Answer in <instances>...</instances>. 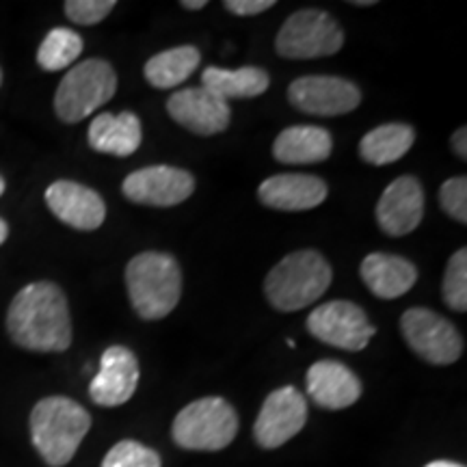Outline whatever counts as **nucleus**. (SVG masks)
I'll return each mask as SVG.
<instances>
[{"label":"nucleus","mask_w":467,"mask_h":467,"mask_svg":"<svg viewBox=\"0 0 467 467\" xmlns=\"http://www.w3.org/2000/svg\"><path fill=\"white\" fill-rule=\"evenodd\" d=\"M7 331L17 347L35 353H61L72 344V318L63 290L52 282L28 284L7 312Z\"/></svg>","instance_id":"obj_1"},{"label":"nucleus","mask_w":467,"mask_h":467,"mask_svg":"<svg viewBox=\"0 0 467 467\" xmlns=\"http://www.w3.org/2000/svg\"><path fill=\"white\" fill-rule=\"evenodd\" d=\"M89 429L91 416L87 409L66 396H48L33 407V446L50 467L67 465Z\"/></svg>","instance_id":"obj_2"},{"label":"nucleus","mask_w":467,"mask_h":467,"mask_svg":"<svg viewBox=\"0 0 467 467\" xmlns=\"http://www.w3.org/2000/svg\"><path fill=\"white\" fill-rule=\"evenodd\" d=\"M126 290L134 312L143 320L165 318L182 295V271L178 260L161 251L134 255L126 266Z\"/></svg>","instance_id":"obj_3"},{"label":"nucleus","mask_w":467,"mask_h":467,"mask_svg":"<svg viewBox=\"0 0 467 467\" xmlns=\"http://www.w3.org/2000/svg\"><path fill=\"white\" fill-rule=\"evenodd\" d=\"M331 277L329 262L318 251H295L271 268L265 279V295L279 312H296L317 303L331 285Z\"/></svg>","instance_id":"obj_4"},{"label":"nucleus","mask_w":467,"mask_h":467,"mask_svg":"<svg viewBox=\"0 0 467 467\" xmlns=\"http://www.w3.org/2000/svg\"><path fill=\"white\" fill-rule=\"evenodd\" d=\"M238 433V416L230 402L208 396L186 405L173 420V441L184 451L217 452Z\"/></svg>","instance_id":"obj_5"},{"label":"nucleus","mask_w":467,"mask_h":467,"mask_svg":"<svg viewBox=\"0 0 467 467\" xmlns=\"http://www.w3.org/2000/svg\"><path fill=\"white\" fill-rule=\"evenodd\" d=\"M117 91V74L104 58L78 63L63 76L55 96V110L66 124H78L104 107Z\"/></svg>","instance_id":"obj_6"},{"label":"nucleus","mask_w":467,"mask_h":467,"mask_svg":"<svg viewBox=\"0 0 467 467\" xmlns=\"http://www.w3.org/2000/svg\"><path fill=\"white\" fill-rule=\"evenodd\" d=\"M344 46V33L327 11L303 9L284 22L275 48L285 58H317L337 55Z\"/></svg>","instance_id":"obj_7"},{"label":"nucleus","mask_w":467,"mask_h":467,"mask_svg":"<svg viewBox=\"0 0 467 467\" xmlns=\"http://www.w3.org/2000/svg\"><path fill=\"white\" fill-rule=\"evenodd\" d=\"M400 331L418 358L435 366L454 364L463 353V337L451 320L433 309L411 307L402 314Z\"/></svg>","instance_id":"obj_8"},{"label":"nucleus","mask_w":467,"mask_h":467,"mask_svg":"<svg viewBox=\"0 0 467 467\" xmlns=\"http://www.w3.org/2000/svg\"><path fill=\"white\" fill-rule=\"evenodd\" d=\"M307 331L317 340L342 350H364L377 334L366 312L350 301H329L307 317Z\"/></svg>","instance_id":"obj_9"},{"label":"nucleus","mask_w":467,"mask_h":467,"mask_svg":"<svg viewBox=\"0 0 467 467\" xmlns=\"http://www.w3.org/2000/svg\"><path fill=\"white\" fill-rule=\"evenodd\" d=\"M307 422V400L299 389L285 385L266 396L258 420H255V441L266 451L284 446L290 441Z\"/></svg>","instance_id":"obj_10"},{"label":"nucleus","mask_w":467,"mask_h":467,"mask_svg":"<svg viewBox=\"0 0 467 467\" xmlns=\"http://www.w3.org/2000/svg\"><path fill=\"white\" fill-rule=\"evenodd\" d=\"M288 100L307 115L336 117L358 109L361 93L340 76H301L290 85Z\"/></svg>","instance_id":"obj_11"},{"label":"nucleus","mask_w":467,"mask_h":467,"mask_svg":"<svg viewBox=\"0 0 467 467\" xmlns=\"http://www.w3.org/2000/svg\"><path fill=\"white\" fill-rule=\"evenodd\" d=\"M121 189L134 203L169 208L189 200L195 191V178L184 169L154 165L128 175Z\"/></svg>","instance_id":"obj_12"},{"label":"nucleus","mask_w":467,"mask_h":467,"mask_svg":"<svg viewBox=\"0 0 467 467\" xmlns=\"http://www.w3.org/2000/svg\"><path fill=\"white\" fill-rule=\"evenodd\" d=\"M139 361L126 347H110L104 350L100 370L91 379L89 396L100 407H119L128 402L137 392Z\"/></svg>","instance_id":"obj_13"},{"label":"nucleus","mask_w":467,"mask_h":467,"mask_svg":"<svg viewBox=\"0 0 467 467\" xmlns=\"http://www.w3.org/2000/svg\"><path fill=\"white\" fill-rule=\"evenodd\" d=\"M167 110L180 126L195 134H202V137L223 132L232 119L230 102L221 100L206 87L175 91L169 98Z\"/></svg>","instance_id":"obj_14"},{"label":"nucleus","mask_w":467,"mask_h":467,"mask_svg":"<svg viewBox=\"0 0 467 467\" xmlns=\"http://www.w3.org/2000/svg\"><path fill=\"white\" fill-rule=\"evenodd\" d=\"M46 203L63 223L80 232L98 230L107 219V203L89 186L58 180L46 191Z\"/></svg>","instance_id":"obj_15"},{"label":"nucleus","mask_w":467,"mask_h":467,"mask_svg":"<svg viewBox=\"0 0 467 467\" xmlns=\"http://www.w3.org/2000/svg\"><path fill=\"white\" fill-rule=\"evenodd\" d=\"M424 217V191L413 175H400L383 191L377 203L379 227L388 236H407Z\"/></svg>","instance_id":"obj_16"},{"label":"nucleus","mask_w":467,"mask_h":467,"mask_svg":"<svg viewBox=\"0 0 467 467\" xmlns=\"http://www.w3.org/2000/svg\"><path fill=\"white\" fill-rule=\"evenodd\" d=\"M258 197L266 208L301 213L317 208L327 200V184L325 180L309 173H279L260 184Z\"/></svg>","instance_id":"obj_17"},{"label":"nucleus","mask_w":467,"mask_h":467,"mask_svg":"<svg viewBox=\"0 0 467 467\" xmlns=\"http://www.w3.org/2000/svg\"><path fill=\"white\" fill-rule=\"evenodd\" d=\"M307 394L318 407L336 411L359 400L361 381L340 361L320 359L307 370Z\"/></svg>","instance_id":"obj_18"},{"label":"nucleus","mask_w":467,"mask_h":467,"mask_svg":"<svg viewBox=\"0 0 467 467\" xmlns=\"http://www.w3.org/2000/svg\"><path fill=\"white\" fill-rule=\"evenodd\" d=\"M361 279L379 299H399L418 282V268L392 254H370L361 262Z\"/></svg>","instance_id":"obj_19"},{"label":"nucleus","mask_w":467,"mask_h":467,"mask_svg":"<svg viewBox=\"0 0 467 467\" xmlns=\"http://www.w3.org/2000/svg\"><path fill=\"white\" fill-rule=\"evenodd\" d=\"M143 141V126L137 115L126 110V113L110 115L102 113L91 121L89 126V145L102 154L132 156Z\"/></svg>","instance_id":"obj_20"},{"label":"nucleus","mask_w":467,"mask_h":467,"mask_svg":"<svg viewBox=\"0 0 467 467\" xmlns=\"http://www.w3.org/2000/svg\"><path fill=\"white\" fill-rule=\"evenodd\" d=\"M334 139L320 126H290L273 143V156L285 165H312L331 156Z\"/></svg>","instance_id":"obj_21"},{"label":"nucleus","mask_w":467,"mask_h":467,"mask_svg":"<svg viewBox=\"0 0 467 467\" xmlns=\"http://www.w3.org/2000/svg\"><path fill=\"white\" fill-rule=\"evenodd\" d=\"M268 85H271V78L260 67H206L202 74V87L225 102L238 100V98H258L268 89Z\"/></svg>","instance_id":"obj_22"},{"label":"nucleus","mask_w":467,"mask_h":467,"mask_svg":"<svg viewBox=\"0 0 467 467\" xmlns=\"http://www.w3.org/2000/svg\"><path fill=\"white\" fill-rule=\"evenodd\" d=\"M200 50L195 46H178L151 57L145 63L143 72L148 83L156 89H173L191 78L192 72L200 67Z\"/></svg>","instance_id":"obj_23"},{"label":"nucleus","mask_w":467,"mask_h":467,"mask_svg":"<svg viewBox=\"0 0 467 467\" xmlns=\"http://www.w3.org/2000/svg\"><path fill=\"white\" fill-rule=\"evenodd\" d=\"M416 134L407 124H385L370 130L359 141V156L368 165H389L400 161L411 150Z\"/></svg>","instance_id":"obj_24"},{"label":"nucleus","mask_w":467,"mask_h":467,"mask_svg":"<svg viewBox=\"0 0 467 467\" xmlns=\"http://www.w3.org/2000/svg\"><path fill=\"white\" fill-rule=\"evenodd\" d=\"M83 52V37L72 28H52L37 50V63L46 72H58L72 66Z\"/></svg>","instance_id":"obj_25"},{"label":"nucleus","mask_w":467,"mask_h":467,"mask_svg":"<svg viewBox=\"0 0 467 467\" xmlns=\"http://www.w3.org/2000/svg\"><path fill=\"white\" fill-rule=\"evenodd\" d=\"M441 295L446 306L454 312H467V249L454 251L443 275Z\"/></svg>","instance_id":"obj_26"},{"label":"nucleus","mask_w":467,"mask_h":467,"mask_svg":"<svg viewBox=\"0 0 467 467\" xmlns=\"http://www.w3.org/2000/svg\"><path fill=\"white\" fill-rule=\"evenodd\" d=\"M102 467H161L159 452L134 440L115 443L102 461Z\"/></svg>","instance_id":"obj_27"},{"label":"nucleus","mask_w":467,"mask_h":467,"mask_svg":"<svg viewBox=\"0 0 467 467\" xmlns=\"http://www.w3.org/2000/svg\"><path fill=\"white\" fill-rule=\"evenodd\" d=\"M440 203L446 210L448 217L459 221L461 225L467 223V178H451L441 184L440 189Z\"/></svg>","instance_id":"obj_28"},{"label":"nucleus","mask_w":467,"mask_h":467,"mask_svg":"<svg viewBox=\"0 0 467 467\" xmlns=\"http://www.w3.org/2000/svg\"><path fill=\"white\" fill-rule=\"evenodd\" d=\"M115 9V0H67L66 16L76 25H98Z\"/></svg>","instance_id":"obj_29"},{"label":"nucleus","mask_w":467,"mask_h":467,"mask_svg":"<svg viewBox=\"0 0 467 467\" xmlns=\"http://www.w3.org/2000/svg\"><path fill=\"white\" fill-rule=\"evenodd\" d=\"M275 7V0H227L225 9L234 16H258Z\"/></svg>","instance_id":"obj_30"},{"label":"nucleus","mask_w":467,"mask_h":467,"mask_svg":"<svg viewBox=\"0 0 467 467\" xmlns=\"http://www.w3.org/2000/svg\"><path fill=\"white\" fill-rule=\"evenodd\" d=\"M452 150L461 161L467 159V128L465 126L459 128V130L452 134Z\"/></svg>","instance_id":"obj_31"},{"label":"nucleus","mask_w":467,"mask_h":467,"mask_svg":"<svg viewBox=\"0 0 467 467\" xmlns=\"http://www.w3.org/2000/svg\"><path fill=\"white\" fill-rule=\"evenodd\" d=\"M206 0H182V7L184 9H191V11H200L206 7Z\"/></svg>","instance_id":"obj_32"},{"label":"nucleus","mask_w":467,"mask_h":467,"mask_svg":"<svg viewBox=\"0 0 467 467\" xmlns=\"http://www.w3.org/2000/svg\"><path fill=\"white\" fill-rule=\"evenodd\" d=\"M426 467H465V465L454 463V461H433V463H429Z\"/></svg>","instance_id":"obj_33"},{"label":"nucleus","mask_w":467,"mask_h":467,"mask_svg":"<svg viewBox=\"0 0 467 467\" xmlns=\"http://www.w3.org/2000/svg\"><path fill=\"white\" fill-rule=\"evenodd\" d=\"M7 236H9V225L0 219V244L7 241Z\"/></svg>","instance_id":"obj_34"},{"label":"nucleus","mask_w":467,"mask_h":467,"mask_svg":"<svg viewBox=\"0 0 467 467\" xmlns=\"http://www.w3.org/2000/svg\"><path fill=\"white\" fill-rule=\"evenodd\" d=\"M353 5H358V7H370L372 0H355Z\"/></svg>","instance_id":"obj_35"},{"label":"nucleus","mask_w":467,"mask_h":467,"mask_svg":"<svg viewBox=\"0 0 467 467\" xmlns=\"http://www.w3.org/2000/svg\"><path fill=\"white\" fill-rule=\"evenodd\" d=\"M5 192V180H3V175H0V195H3Z\"/></svg>","instance_id":"obj_36"},{"label":"nucleus","mask_w":467,"mask_h":467,"mask_svg":"<svg viewBox=\"0 0 467 467\" xmlns=\"http://www.w3.org/2000/svg\"><path fill=\"white\" fill-rule=\"evenodd\" d=\"M0 85H3V72H0Z\"/></svg>","instance_id":"obj_37"}]
</instances>
